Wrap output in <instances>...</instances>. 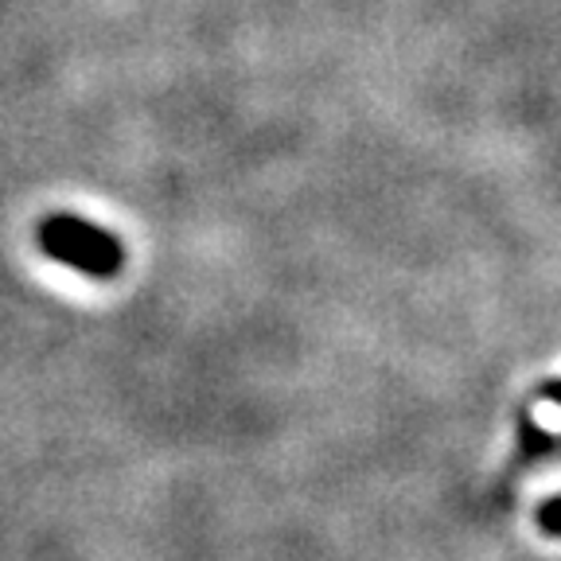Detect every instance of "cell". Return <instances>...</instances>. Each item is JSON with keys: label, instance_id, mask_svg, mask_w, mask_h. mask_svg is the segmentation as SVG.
<instances>
[{"label": "cell", "instance_id": "cell-1", "mask_svg": "<svg viewBox=\"0 0 561 561\" xmlns=\"http://www.w3.org/2000/svg\"><path fill=\"white\" fill-rule=\"evenodd\" d=\"M39 245L47 257L87 273V277H114L122 270V242L110 230L90 227L79 215H47L39 227Z\"/></svg>", "mask_w": 561, "mask_h": 561}, {"label": "cell", "instance_id": "cell-2", "mask_svg": "<svg viewBox=\"0 0 561 561\" xmlns=\"http://www.w3.org/2000/svg\"><path fill=\"white\" fill-rule=\"evenodd\" d=\"M538 523H542L546 535H561V495L550 503V507H542V515H538Z\"/></svg>", "mask_w": 561, "mask_h": 561}, {"label": "cell", "instance_id": "cell-3", "mask_svg": "<svg viewBox=\"0 0 561 561\" xmlns=\"http://www.w3.org/2000/svg\"><path fill=\"white\" fill-rule=\"evenodd\" d=\"M542 394H546V398H553V402H561V386H546Z\"/></svg>", "mask_w": 561, "mask_h": 561}]
</instances>
